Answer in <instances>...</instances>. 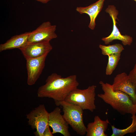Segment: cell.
Instances as JSON below:
<instances>
[{
    "mask_svg": "<svg viewBox=\"0 0 136 136\" xmlns=\"http://www.w3.org/2000/svg\"><path fill=\"white\" fill-rule=\"evenodd\" d=\"M79 84L75 75L63 78L53 73L48 77L45 83L39 88L38 96L51 98L57 106L60 102L65 100L71 91L77 88Z\"/></svg>",
    "mask_w": 136,
    "mask_h": 136,
    "instance_id": "cell-1",
    "label": "cell"
},
{
    "mask_svg": "<svg viewBox=\"0 0 136 136\" xmlns=\"http://www.w3.org/2000/svg\"><path fill=\"white\" fill-rule=\"evenodd\" d=\"M99 83L104 93L98 94V97L122 115L135 114L136 105L128 95L121 91L114 90L112 85L107 83L100 81Z\"/></svg>",
    "mask_w": 136,
    "mask_h": 136,
    "instance_id": "cell-2",
    "label": "cell"
},
{
    "mask_svg": "<svg viewBox=\"0 0 136 136\" xmlns=\"http://www.w3.org/2000/svg\"><path fill=\"white\" fill-rule=\"evenodd\" d=\"M62 107L65 120L78 134L83 136L86 133V127L83 121V109L79 106L65 101L60 102L57 106Z\"/></svg>",
    "mask_w": 136,
    "mask_h": 136,
    "instance_id": "cell-3",
    "label": "cell"
},
{
    "mask_svg": "<svg viewBox=\"0 0 136 136\" xmlns=\"http://www.w3.org/2000/svg\"><path fill=\"white\" fill-rule=\"evenodd\" d=\"M96 87V86L93 85L84 89L76 88L70 93L64 101L79 106L83 110L93 112L96 108L95 101Z\"/></svg>",
    "mask_w": 136,
    "mask_h": 136,
    "instance_id": "cell-4",
    "label": "cell"
},
{
    "mask_svg": "<svg viewBox=\"0 0 136 136\" xmlns=\"http://www.w3.org/2000/svg\"><path fill=\"white\" fill-rule=\"evenodd\" d=\"M28 125L33 129L36 136H43L44 133L48 125L49 113L44 104H40L26 115Z\"/></svg>",
    "mask_w": 136,
    "mask_h": 136,
    "instance_id": "cell-5",
    "label": "cell"
},
{
    "mask_svg": "<svg viewBox=\"0 0 136 136\" xmlns=\"http://www.w3.org/2000/svg\"><path fill=\"white\" fill-rule=\"evenodd\" d=\"M105 11L109 14L112 19L113 29L111 34L109 36L103 38L101 40L106 45L109 44L114 40H119L121 41L124 46L130 45L133 42L132 38L127 35H122L117 27L116 20H119L117 17L118 11L116 9V7L113 5H109Z\"/></svg>",
    "mask_w": 136,
    "mask_h": 136,
    "instance_id": "cell-6",
    "label": "cell"
},
{
    "mask_svg": "<svg viewBox=\"0 0 136 136\" xmlns=\"http://www.w3.org/2000/svg\"><path fill=\"white\" fill-rule=\"evenodd\" d=\"M56 26L52 25L49 21L42 23L36 29L30 32L28 36V43L50 41L56 38L57 35L55 32Z\"/></svg>",
    "mask_w": 136,
    "mask_h": 136,
    "instance_id": "cell-7",
    "label": "cell"
},
{
    "mask_svg": "<svg viewBox=\"0 0 136 136\" xmlns=\"http://www.w3.org/2000/svg\"><path fill=\"white\" fill-rule=\"evenodd\" d=\"M50 41L28 43L19 49L26 60L35 58L48 54L52 50V47Z\"/></svg>",
    "mask_w": 136,
    "mask_h": 136,
    "instance_id": "cell-8",
    "label": "cell"
},
{
    "mask_svg": "<svg viewBox=\"0 0 136 136\" xmlns=\"http://www.w3.org/2000/svg\"><path fill=\"white\" fill-rule=\"evenodd\" d=\"M112 85L114 90L120 91L126 93L129 96L133 104H136V86L125 73L117 75Z\"/></svg>",
    "mask_w": 136,
    "mask_h": 136,
    "instance_id": "cell-9",
    "label": "cell"
},
{
    "mask_svg": "<svg viewBox=\"0 0 136 136\" xmlns=\"http://www.w3.org/2000/svg\"><path fill=\"white\" fill-rule=\"evenodd\" d=\"M48 54L41 56L26 60L27 74V83L34 85L39 78L45 66V62Z\"/></svg>",
    "mask_w": 136,
    "mask_h": 136,
    "instance_id": "cell-10",
    "label": "cell"
},
{
    "mask_svg": "<svg viewBox=\"0 0 136 136\" xmlns=\"http://www.w3.org/2000/svg\"><path fill=\"white\" fill-rule=\"evenodd\" d=\"M60 108L58 107L49 113L48 125L52 129L53 134L60 133L64 136H70L69 124L61 114Z\"/></svg>",
    "mask_w": 136,
    "mask_h": 136,
    "instance_id": "cell-11",
    "label": "cell"
},
{
    "mask_svg": "<svg viewBox=\"0 0 136 136\" xmlns=\"http://www.w3.org/2000/svg\"><path fill=\"white\" fill-rule=\"evenodd\" d=\"M105 0H98L96 2L86 7H77L76 11L81 14H87L90 18L88 27L91 29H94L95 26L96 19L101 10Z\"/></svg>",
    "mask_w": 136,
    "mask_h": 136,
    "instance_id": "cell-12",
    "label": "cell"
},
{
    "mask_svg": "<svg viewBox=\"0 0 136 136\" xmlns=\"http://www.w3.org/2000/svg\"><path fill=\"white\" fill-rule=\"evenodd\" d=\"M109 122L107 119L102 120L98 116H95L93 122L89 123L86 127V136H107L105 132Z\"/></svg>",
    "mask_w": 136,
    "mask_h": 136,
    "instance_id": "cell-13",
    "label": "cell"
},
{
    "mask_svg": "<svg viewBox=\"0 0 136 136\" xmlns=\"http://www.w3.org/2000/svg\"><path fill=\"white\" fill-rule=\"evenodd\" d=\"M30 31L14 36L5 43L0 45V52L15 48L19 49L28 43L29 35Z\"/></svg>",
    "mask_w": 136,
    "mask_h": 136,
    "instance_id": "cell-14",
    "label": "cell"
},
{
    "mask_svg": "<svg viewBox=\"0 0 136 136\" xmlns=\"http://www.w3.org/2000/svg\"><path fill=\"white\" fill-rule=\"evenodd\" d=\"M131 118L132 122L131 125L124 129H120L116 127L114 125H111L112 133L111 136H123L126 134L133 133L136 131V115H132Z\"/></svg>",
    "mask_w": 136,
    "mask_h": 136,
    "instance_id": "cell-15",
    "label": "cell"
},
{
    "mask_svg": "<svg viewBox=\"0 0 136 136\" xmlns=\"http://www.w3.org/2000/svg\"><path fill=\"white\" fill-rule=\"evenodd\" d=\"M121 53L113 54L108 55V62L106 68V74L107 75L112 74L115 70L120 59Z\"/></svg>",
    "mask_w": 136,
    "mask_h": 136,
    "instance_id": "cell-16",
    "label": "cell"
},
{
    "mask_svg": "<svg viewBox=\"0 0 136 136\" xmlns=\"http://www.w3.org/2000/svg\"><path fill=\"white\" fill-rule=\"evenodd\" d=\"M99 47L101 50L102 54L104 55L108 56L114 53H121L124 49L122 45L119 44H115L107 46L100 44Z\"/></svg>",
    "mask_w": 136,
    "mask_h": 136,
    "instance_id": "cell-17",
    "label": "cell"
},
{
    "mask_svg": "<svg viewBox=\"0 0 136 136\" xmlns=\"http://www.w3.org/2000/svg\"><path fill=\"white\" fill-rule=\"evenodd\" d=\"M128 76L132 82L136 86V63L133 68L130 72Z\"/></svg>",
    "mask_w": 136,
    "mask_h": 136,
    "instance_id": "cell-18",
    "label": "cell"
},
{
    "mask_svg": "<svg viewBox=\"0 0 136 136\" xmlns=\"http://www.w3.org/2000/svg\"><path fill=\"white\" fill-rule=\"evenodd\" d=\"M53 134L49 128V126L46 128L44 131L43 136H53Z\"/></svg>",
    "mask_w": 136,
    "mask_h": 136,
    "instance_id": "cell-19",
    "label": "cell"
},
{
    "mask_svg": "<svg viewBox=\"0 0 136 136\" xmlns=\"http://www.w3.org/2000/svg\"><path fill=\"white\" fill-rule=\"evenodd\" d=\"M43 4H46L50 0H36Z\"/></svg>",
    "mask_w": 136,
    "mask_h": 136,
    "instance_id": "cell-20",
    "label": "cell"
},
{
    "mask_svg": "<svg viewBox=\"0 0 136 136\" xmlns=\"http://www.w3.org/2000/svg\"><path fill=\"white\" fill-rule=\"evenodd\" d=\"M133 0L136 2V0Z\"/></svg>",
    "mask_w": 136,
    "mask_h": 136,
    "instance_id": "cell-21",
    "label": "cell"
},
{
    "mask_svg": "<svg viewBox=\"0 0 136 136\" xmlns=\"http://www.w3.org/2000/svg\"><path fill=\"white\" fill-rule=\"evenodd\" d=\"M135 105H136V104Z\"/></svg>",
    "mask_w": 136,
    "mask_h": 136,
    "instance_id": "cell-22",
    "label": "cell"
},
{
    "mask_svg": "<svg viewBox=\"0 0 136 136\" xmlns=\"http://www.w3.org/2000/svg\"></svg>",
    "mask_w": 136,
    "mask_h": 136,
    "instance_id": "cell-23",
    "label": "cell"
}]
</instances>
